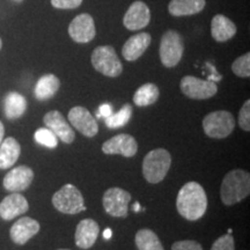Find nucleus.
<instances>
[{
    "instance_id": "nucleus-1",
    "label": "nucleus",
    "mask_w": 250,
    "mask_h": 250,
    "mask_svg": "<svg viewBox=\"0 0 250 250\" xmlns=\"http://www.w3.org/2000/svg\"><path fill=\"white\" fill-rule=\"evenodd\" d=\"M176 208L181 217L187 220L201 219L208 208V196L204 188L197 182L184 184L177 195Z\"/></svg>"
},
{
    "instance_id": "nucleus-2",
    "label": "nucleus",
    "mask_w": 250,
    "mask_h": 250,
    "mask_svg": "<svg viewBox=\"0 0 250 250\" xmlns=\"http://www.w3.org/2000/svg\"><path fill=\"white\" fill-rule=\"evenodd\" d=\"M250 193V175L242 169H233L225 175L220 188L221 202L226 206L240 203Z\"/></svg>"
},
{
    "instance_id": "nucleus-3",
    "label": "nucleus",
    "mask_w": 250,
    "mask_h": 250,
    "mask_svg": "<svg viewBox=\"0 0 250 250\" xmlns=\"http://www.w3.org/2000/svg\"><path fill=\"white\" fill-rule=\"evenodd\" d=\"M171 165V156L165 148L148 152L143 161V175L148 183H160L167 175Z\"/></svg>"
},
{
    "instance_id": "nucleus-4",
    "label": "nucleus",
    "mask_w": 250,
    "mask_h": 250,
    "mask_svg": "<svg viewBox=\"0 0 250 250\" xmlns=\"http://www.w3.org/2000/svg\"><path fill=\"white\" fill-rule=\"evenodd\" d=\"M56 210L65 214H77L86 210L83 197L73 184H65L52 197Z\"/></svg>"
},
{
    "instance_id": "nucleus-5",
    "label": "nucleus",
    "mask_w": 250,
    "mask_h": 250,
    "mask_svg": "<svg viewBox=\"0 0 250 250\" xmlns=\"http://www.w3.org/2000/svg\"><path fill=\"white\" fill-rule=\"evenodd\" d=\"M235 127V118L229 111L210 112L203 120V129L210 138L223 139L229 136Z\"/></svg>"
},
{
    "instance_id": "nucleus-6",
    "label": "nucleus",
    "mask_w": 250,
    "mask_h": 250,
    "mask_svg": "<svg viewBox=\"0 0 250 250\" xmlns=\"http://www.w3.org/2000/svg\"><path fill=\"white\" fill-rule=\"evenodd\" d=\"M94 68L105 77L116 78L123 71V65L115 49L110 45L98 46L92 54Z\"/></svg>"
},
{
    "instance_id": "nucleus-7",
    "label": "nucleus",
    "mask_w": 250,
    "mask_h": 250,
    "mask_svg": "<svg viewBox=\"0 0 250 250\" xmlns=\"http://www.w3.org/2000/svg\"><path fill=\"white\" fill-rule=\"evenodd\" d=\"M182 37L176 30L166 31L160 43V61L166 67H174L183 56Z\"/></svg>"
},
{
    "instance_id": "nucleus-8",
    "label": "nucleus",
    "mask_w": 250,
    "mask_h": 250,
    "mask_svg": "<svg viewBox=\"0 0 250 250\" xmlns=\"http://www.w3.org/2000/svg\"><path fill=\"white\" fill-rule=\"evenodd\" d=\"M181 90L188 98L193 100H206L214 96L218 92L217 83L211 80H202L192 76H186L181 80Z\"/></svg>"
},
{
    "instance_id": "nucleus-9",
    "label": "nucleus",
    "mask_w": 250,
    "mask_h": 250,
    "mask_svg": "<svg viewBox=\"0 0 250 250\" xmlns=\"http://www.w3.org/2000/svg\"><path fill=\"white\" fill-rule=\"evenodd\" d=\"M131 201L130 192L122 188H110L103 195V208L112 217H126Z\"/></svg>"
},
{
    "instance_id": "nucleus-10",
    "label": "nucleus",
    "mask_w": 250,
    "mask_h": 250,
    "mask_svg": "<svg viewBox=\"0 0 250 250\" xmlns=\"http://www.w3.org/2000/svg\"><path fill=\"white\" fill-rule=\"evenodd\" d=\"M70 37L77 43H88L96 35L94 19L89 14H79L68 26Z\"/></svg>"
},
{
    "instance_id": "nucleus-11",
    "label": "nucleus",
    "mask_w": 250,
    "mask_h": 250,
    "mask_svg": "<svg viewBox=\"0 0 250 250\" xmlns=\"http://www.w3.org/2000/svg\"><path fill=\"white\" fill-rule=\"evenodd\" d=\"M138 151L136 139L131 134L121 133L112 137L102 145L104 154H121L125 158H132Z\"/></svg>"
},
{
    "instance_id": "nucleus-12",
    "label": "nucleus",
    "mask_w": 250,
    "mask_h": 250,
    "mask_svg": "<svg viewBox=\"0 0 250 250\" xmlns=\"http://www.w3.org/2000/svg\"><path fill=\"white\" fill-rule=\"evenodd\" d=\"M68 121L83 136L92 138L99 132V125L92 114L83 107H74L68 111Z\"/></svg>"
},
{
    "instance_id": "nucleus-13",
    "label": "nucleus",
    "mask_w": 250,
    "mask_h": 250,
    "mask_svg": "<svg viewBox=\"0 0 250 250\" xmlns=\"http://www.w3.org/2000/svg\"><path fill=\"white\" fill-rule=\"evenodd\" d=\"M43 122H44L46 127L51 130L56 134V137L61 139L62 143L72 144L74 142L76 133L59 111H49L43 118Z\"/></svg>"
},
{
    "instance_id": "nucleus-14",
    "label": "nucleus",
    "mask_w": 250,
    "mask_h": 250,
    "mask_svg": "<svg viewBox=\"0 0 250 250\" xmlns=\"http://www.w3.org/2000/svg\"><path fill=\"white\" fill-rule=\"evenodd\" d=\"M34 179V171L27 166H19L9 170L4 179V188L11 192H20L30 186Z\"/></svg>"
},
{
    "instance_id": "nucleus-15",
    "label": "nucleus",
    "mask_w": 250,
    "mask_h": 250,
    "mask_svg": "<svg viewBox=\"0 0 250 250\" xmlns=\"http://www.w3.org/2000/svg\"><path fill=\"white\" fill-rule=\"evenodd\" d=\"M151 21V11L143 1H134L124 15L123 23L129 30H139L145 28Z\"/></svg>"
},
{
    "instance_id": "nucleus-16",
    "label": "nucleus",
    "mask_w": 250,
    "mask_h": 250,
    "mask_svg": "<svg viewBox=\"0 0 250 250\" xmlns=\"http://www.w3.org/2000/svg\"><path fill=\"white\" fill-rule=\"evenodd\" d=\"M40 232V224L35 219L23 217L11 227V239L17 245H26L33 236Z\"/></svg>"
},
{
    "instance_id": "nucleus-17",
    "label": "nucleus",
    "mask_w": 250,
    "mask_h": 250,
    "mask_svg": "<svg viewBox=\"0 0 250 250\" xmlns=\"http://www.w3.org/2000/svg\"><path fill=\"white\" fill-rule=\"evenodd\" d=\"M29 208L27 199L18 192L6 196L0 203V217L4 220H12L18 215L26 213Z\"/></svg>"
},
{
    "instance_id": "nucleus-18",
    "label": "nucleus",
    "mask_w": 250,
    "mask_h": 250,
    "mask_svg": "<svg viewBox=\"0 0 250 250\" xmlns=\"http://www.w3.org/2000/svg\"><path fill=\"white\" fill-rule=\"evenodd\" d=\"M99 225L93 219H83L76 229V245L81 249L92 248L98 240Z\"/></svg>"
},
{
    "instance_id": "nucleus-19",
    "label": "nucleus",
    "mask_w": 250,
    "mask_h": 250,
    "mask_svg": "<svg viewBox=\"0 0 250 250\" xmlns=\"http://www.w3.org/2000/svg\"><path fill=\"white\" fill-rule=\"evenodd\" d=\"M151 40L152 37L148 33H139L137 35L131 36L125 42L123 49H122V55L129 62L137 61L151 44Z\"/></svg>"
},
{
    "instance_id": "nucleus-20",
    "label": "nucleus",
    "mask_w": 250,
    "mask_h": 250,
    "mask_svg": "<svg viewBox=\"0 0 250 250\" xmlns=\"http://www.w3.org/2000/svg\"><path fill=\"white\" fill-rule=\"evenodd\" d=\"M211 34L217 42H226L236 34V26L228 18L218 14L212 19Z\"/></svg>"
},
{
    "instance_id": "nucleus-21",
    "label": "nucleus",
    "mask_w": 250,
    "mask_h": 250,
    "mask_svg": "<svg viewBox=\"0 0 250 250\" xmlns=\"http://www.w3.org/2000/svg\"><path fill=\"white\" fill-rule=\"evenodd\" d=\"M21 146L17 139L8 137L0 144V169H8L18 161Z\"/></svg>"
},
{
    "instance_id": "nucleus-22",
    "label": "nucleus",
    "mask_w": 250,
    "mask_h": 250,
    "mask_svg": "<svg viewBox=\"0 0 250 250\" xmlns=\"http://www.w3.org/2000/svg\"><path fill=\"white\" fill-rule=\"evenodd\" d=\"M205 5V0H171L168 5V11L173 17H186L199 13Z\"/></svg>"
},
{
    "instance_id": "nucleus-23",
    "label": "nucleus",
    "mask_w": 250,
    "mask_h": 250,
    "mask_svg": "<svg viewBox=\"0 0 250 250\" xmlns=\"http://www.w3.org/2000/svg\"><path fill=\"white\" fill-rule=\"evenodd\" d=\"M61 87V81L55 74H45L41 77L35 86V98L40 101L54 98Z\"/></svg>"
},
{
    "instance_id": "nucleus-24",
    "label": "nucleus",
    "mask_w": 250,
    "mask_h": 250,
    "mask_svg": "<svg viewBox=\"0 0 250 250\" xmlns=\"http://www.w3.org/2000/svg\"><path fill=\"white\" fill-rule=\"evenodd\" d=\"M27 109V101L23 95L17 92H11L4 100V111L8 120H17L24 114Z\"/></svg>"
},
{
    "instance_id": "nucleus-25",
    "label": "nucleus",
    "mask_w": 250,
    "mask_h": 250,
    "mask_svg": "<svg viewBox=\"0 0 250 250\" xmlns=\"http://www.w3.org/2000/svg\"><path fill=\"white\" fill-rule=\"evenodd\" d=\"M159 95H160V90H159L158 86L148 83L140 86L136 90L133 95V102L138 107H147V105H151L158 101Z\"/></svg>"
},
{
    "instance_id": "nucleus-26",
    "label": "nucleus",
    "mask_w": 250,
    "mask_h": 250,
    "mask_svg": "<svg viewBox=\"0 0 250 250\" xmlns=\"http://www.w3.org/2000/svg\"><path fill=\"white\" fill-rule=\"evenodd\" d=\"M136 246L139 250H164L159 236L151 229H140L136 234Z\"/></svg>"
},
{
    "instance_id": "nucleus-27",
    "label": "nucleus",
    "mask_w": 250,
    "mask_h": 250,
    "mask_svg": "<svg viewBox=\"0 0 250 250\" xmlns=\"http://www.w3.org/2000/svg\"><path fill=\"white\" fill-rule=\"evenodd\" d=\"M131 116H132V105L126 103L116 114L112 112L110 116L104 118L105 125H107L109 129H118V127L126 125L127 122L130 121Z\"/></svg>"
},
{
    "instance_id": "nucleus-28",
    "label": "nucleus",
    "mask_w": 250,
    "mask_h": 250,
    "mask_svg": "<svg viewBox=\"0 0 250 250\" xmlns=\"http://www.w3.org/2000/svg\"><path fill=\"white\" fill-rule=\"evenodd\" d=\"M34 137H35L36 143H39L40 145L45 146L48 148H56L58 145V138L48 127H41V129L36 130L35 136Z\"/></svg>"
},
{
    "instance_id": "nucleus-29",
    "label": "nucleus",
    "mask_w": 250,
    "mask_h": 250,
    "mask_svg": "<svg viewBox=\"0 0 250 250\" xmlns=\"http://www.w3.org/2000/svg\"><path fill=\"white\" fill-rule=\"evenodd\" d=\"M232 71L234 74H236L240 78H249L250 76V54L242 55L241 57L236 58V61L233 62Z\"/></svg>"
},
{
    "instance_id": "nucleus-30",
    "label": "nucleus",
    "mask_w": 250,
    "mask_h": 250,
    "mask_svg": "<svg viewBox=\"0 0 250 250\" xmlns=\"http://www.w3.org/2000/svg\"><path fill=\"white\" fill-rule=\"evenodd\" d=\"M211 250H235V241L232 234H225L215 240Z\"/></svg>"
},
{
    "instance_id": "nucleus-31",
    "label": "nucleus",
    "mask_w": 250,
    "mask_h": 250,
    "mask_svg": "<svg viewBox=\"0 0 250 250\" xmlns=\"http://www.w3.org/2000/svg\"><path fill=\"white\" fill-rule=\"evenodd\" d=\"M239 125L243 131H250V101L247 100L239 114Z\"/></svg>"
},
{
    "instance_id": "nucleus-32",
    "label": "nucleus",
    "mask_w": 250,
    "mask_h": 250,
    "mask_svg": "<svg viewBox=\"0 0 250 250\" xmlns=\"http://www.w3.org/2000/svg\"><path fill=\"white\" fill-rule=\"evenodd\" d=\"M171 250H203L202 246L197 241L192 240H184V241L175 242Z\"/></svg>"
},
{
    "instance_id": "nucleus-33",
    "label": "nucleus",
    "mask_w": 250,
    "mask_h": 250,
    "mask_svg": "<svg viewBox=\"0 0 250 250\" xmlns=\"http://www.w3.org/2000/svg\"><path fill=\"white\" fill-rule=\"evenodd\" d=\"M83 0H51V5L59 9H73L79 7Z\"/></svg>"
},
{
    "instance_id": "nucleus-34",
    "label": "nucleus",
    "mask_w": 250,
    "mask_h": 250,
    "mask_svg": "<svg viewBox=\"0 0 250 250\" xmlns=\"http://www.w3.org/2000/svg\"><path fill=\"white\" fill-rule=\"evenodd\" d=\"M111 114H112L111 105L108 104V103H104V104H102L101 107L99 108L98 118H107L108 116H110Z\"/></svg>"
},
{
    "instance_id": "nucleus-35",
    "label": "nucleus",
    "mask_w": 250,
    "mask_h": 250,
    "mask_svg": "<svg viewBox=\"0 0 250 250\" xmlns=\"http://www.w3.org/2000/svg\"><path fill=\"white\" fill-rule=\"evenodd\" d=\"M111 234H112V232H111L110 228H107V229H105L104 232H103V237H104L105 240H109L111 237Z\"/></svg>"
},
{
    "instance_id": "nucleus-36",
    "label": "nucleus",
    "mask_w": 250,
    "mask_h": 250,
    "mask_svg": "<svg viewBox=\"0 0 250 250\" xmlns=\"http://www.w3.org/2000/svg\"><path fill=\"white\" fill-rule=\"evenodd\" d=\"M4 134H5V127L1 122H0V144H1L2 140H4Z\"/></svg>"
},
{
    "instance_id": "nucleus-37",
    "label": "nucleus",
    "mask_w": 250,
    "mask_h": 250,
    "mask_svg": "<svg viewBox=\"0 0 250 250\" xmlns=\"http://www.w3.org/2000/svg\"><path fill=\"white\" fill-rule=\"evenodd\" d=\"M133 211L134 212H139L140 211V204L138 202L136 203V204H134V206H133Z\"/></svg>"
},
{
    "instance_id": "nucleus-38",
    "label": "nucleus",
    "mask_w": 250,
    "mask_h": 250,
    "mask_svg": "<svg viewBox=\"0 0 250 250\" xmlns=\"http://www.w3.org/2000/svg\"><path fill=\"white\" fill-rule=\"evenodd\" d=\"M1 46H2V41L0 39V49H1Z\"/></svg>"
},
{
    "instance_id": "nucleus-39",
    "label": "nucleus",
    "mask_w": 250,
    "mask_h": 250,
    "mask_svg": "<svg viewBox=\"0 0 250 250\" xmlns=\"http://www.w3.org/2000/svg\"><path fill=\"white\" fill-rule=\"evenodd\" d=\"M14 1H17V2H21V1H22V0H14Z\"/></svg>"
},
{
    "instance_id": "nucleus-40",
    "label": "nucleus",
    "mask_w": 250,
    "mask_h": 250,
    "mask_svg": "<svg viewBox=\"0 0 250 250\" xmlns=\"http://www.w3.org/2000/svg\"><path fill=\"white\" fill-rule=\"evenodd\" d=\"M59 250H67V249H59Z\"/></svg>"
}]
</instances>
